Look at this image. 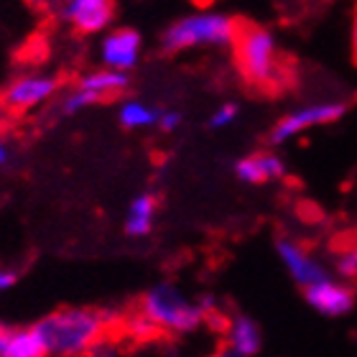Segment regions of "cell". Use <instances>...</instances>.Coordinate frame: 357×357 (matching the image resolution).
Here are the masks:
<instances>
[{
	"label": "cell",
	"mask_w": 357,
	"mask_h": 357,
	"mask_svg": "<svg viewBox=\"0 0 357 357\" xmlns=\"http://www.w3.org/2000/svg\"><path fill=\"white\" fill-rule=\"evenodd\" d=\"M120 317L115 312H100L87 306H67L46 314L36 327L46 357H87L92 344L112 332Z\"/></svg>",
	"instance_id": "obj_1"
},
{
	"label": "cell",
	"mask_w": 357,
	"mask_h": 357,
	"mask_svg": "<svg viewBox=\"0 0 357 357\" xmlns=\"http://www.w3.org/2000/svg\"><path fill=\"white\" fill-rule=\"evenodd\" d=\"M232 54L238 72L248 84L263 89V92H278L283 89V64L278 56L273 33L253 21L240 18L235 21V36H232Z\"/></svg>",
	"instance_id": "obj_2"
},
{
	"label": "cell",
	"mask_w": 357,
	"mask_h": 357,
	"mask_svg": "<svg viewBox=\"0 0 357 357\" xmlns=\"http://www.w3.org/2000/svg\"><path fill=\"white\" fill-rule=\"evenodd\" d=\"M138 312L146 314L158 332L169 335H192L207 321V314L174 283H156L153 289L143 294Z\"/></svg>",
	"instance_id": "obj_3"
},
{
	"label": "cell",
	"mask_w": 357,
	"mask_h": 357,
	"mask_svg": "<svg viewBox=\"0 0 357 357\" xmlns=\"http://www.w3.org/2000/svg\"><path fill=\"white\" fill-rule=\"evenodd\" d=\"M235 21L230 15L217 13H199L189 15L181 21L172 23L161 36V46L166 54H176L192 46H209V44H232L235 36Z\"/></svg>",
	"instance_id": "obj_4"
},
{
	"label": "cell",
	"mask_w": 357,
	"mask_h": 357,
	"mask_svg": "<svg viewBox=\"0 0 357 357\" xmlns=\"http://www.w3.org/2000/svg\"><path fill=\"white\" fill-rule=\"evenodd\" d=\"M347 112L342 102H319V105H306V107H298V110L283 115L275 128L271 130V143H286L291 138L301 135L309 128L317 126H327V123H335Z\"/></svg>",
	"instance_id": "obj_5"
},
{
	"label": "cell",
	"mask_w": 357,
	"mask_h": 357,
	"mask_svg": "<svg viewBox=\"0 0 357 357\" xmlns=\"http://www.w3.org/2000/svg\"><path fill=\"white\" fill-rule=\"evenodd\" d=\"M56 89H59V82L54 77L26 75L8 84L0 100L10 112H29L38 105H44L46 100H52Z\"/></svg>",
	"instance_id": "obj_6"
},
{
	"label": "cell",
	"mask_w": 357,
	"mask_h": 357,
	"mask_svg": "<svg viewBox=\"0 0 357 357\" xmlns=\"http://www.w3.org/2000/svg\"><path fill=\"white\" fill-rule=\"evenodd\" d=\"M275 250H278V258H281L283 268L289 271L294 283H298L301 289H309L314 283L329 278L327 266L321 261H317V258H314L301 243H296V240H291V238L278 240Z\"/></svg>",
	"instance_id": "obj_7"
},
{
	"label": "cell",
	"mask_w": 357,
	"mask_h": 357,
	"mask_svg": "<svg viewBox=\"0 0 357 357\" xmlns=\"http://www.w3.org/2000/svg\"><path fill=\"white\" fill-rule=\"evenodd\" d=\"M61 15L77 33H100L115 18V0H64Z\"/></svg>",
	"instance_id": "obj_8"
},
{
	"label": "cell",
	"mask_w": 357,
	"mask_h": 357,
	"mask_svg": "<svg viewBox=\"0 0 357 357\" xmlns=\"http://www.w3.org/2000/svg\"><path fill=\"white\" fill-rule=\"evenodd\" d=\"M304 296L314 312L329 317V319L350 314L355 306V291L344 281H335V278H324V281L304 289Z\"/></svg>",
	"instance_id": "obj_9"
},
{
	"label": "cell",
	"mask_w": 357,
	"mask_h": 357,
	"mask_svg": "<svg viewBox=\"0 0 357 357\" xmlns=\"http://www.w3.org/2000/svg\"><path fill=\"white\" fill-rule=\"evenodd\" d=\"M138 54H141V33L133 29L110 31L100 44V56L105 67L126 72V75L138 64Z\"/></svg>",
	"instance_id": "obj_10"
},
{
	"label": "cell",
	"mask_w": 357,
	"mask_h": 357,
	"mask_svg": "<svg viewBox=\"0 0 357 357\" xmlns=\"http://www.w3.org/2000/svg\"><path fill=\"white\" fill-rule=\"evenodd\" d=\"M225 347L235 352L238 357H255L263 347V332L258 321L245 317V314H235L227 324H225Z\"/></svg>",
	"instance_id": "obj_11"
},
{
	"label": "cell",
	"mask_w": 357,
	"mask_h": 357,
	"mask_svg": "<svg viewBox=\"0 0 357 357\" xmlns=\"http://www.w3.org/2000/svg\"><path fill=\"white\" fill-rule=\"evenodd\" d=\"M0 357H46L36 327L0 321Z\"/></svg>",
	"instance_id": "obj_12"
},
{
	"label": "cell",
	"mask_w": 357,
	"mask_h": 357,
	"mask_svg": "<svg viewBox=\"0 0 357 357\" xmlns=\"http://www.w3.org/2000/svg\"><path fill=\"white\" fill-rule=\"evenodd\" d=\"M235 174L245 184H266V181L281 178L286 174V166L275 153H250L235 164Z\"/></svg>",
	"instance_id": "obj_13"
},
{
	"label": "cell",
	"mask_w": 357,
	"mask_h": 357,
	"mask_svg": "<svg viewBox=\"0 0 357 357\" xmlns=\"http://www.w3.org/2000/svg\"><path fill=\"white\" fill-rule=\"evenodd\" d=\"M128 84H130V77H128L126 72H115V69H100V72L84 75L82 79H79V89L89 92L92 97H97V102L110 100V97L126 92Z\"/></svg>",
	"instance_id": "obj_14"
},
{
	"label": "cell",
	"mask_w": 357,
	"mask_h": 357,
	"mask_svg": "<svg viewBox=\"0 0 357 357\" xmlns=\"http://www.w3.org/2000/svg\"><path fill=\"white\" fill-rule=\"evenodd\" d=\"M156 197L153 194H138L126 212V232L130 238H146L156 222Z\"/></svg>",
	"instance_id": "obj_15"
},
{
	"label": "cell",
	"mask_w": 357,
	"mask_h": 357,
	"mask_svg": "<svg viewBox=\"0 0 357 357\" xmlns=\"http://www.w3.org/2000/svg\"><path fill=\"white\" fill-rule=\"evenodd\" d=\"M158 115H161V112L153 110V107H149V105L138 102V100L120 105V126L128 128V130H138V128L156 126Z\"/></svg>",
	"instance_id": "obj_16"
},
{
	"label": "cell",
	"mask_w": 357,
	"mask_h": 357,
	"mask_svg": "<svg viewBox=\"0 0 357 357\" xmlns=\"http://www.w3.org/2000/svg\"><path fill=\"white\" fill-rule=\"evenodd\" d=\"M123 329H126V335L130 337V340H138V342H146V340L158 337V327L141 312L128 314L126 321H123Z\"/></svg>",
	"instance_id": "obj_17"
},
{
	"label": "cell",
	"mask_w": 357,
	"mask_h": 357,
	"mask_svg": "<svg viewBox=\"0 0 357 357\" xmlns=\"http://www.w3.org/2000/svg\"><path fill=\"white\" fill-rule=\"evenodd\" d=\"M335 271L342 275L344 281L357 278V243H347V245H342L337 250Z\"/></svg>",
	"instance_id": "obj_18"
},
{
	"label": "cell",
	"mask_w": 357,
	"mask_h": 357,
	"mask_svg": "<svg viewBox=\"0 0 357 357\" xmlns=\"http://www.w3.org/2000/svg\"><path fill=\"white\" fill-rule=\"evenodd\" d=\"M87 357H123V344L118 337H112V332H107L105 337H100L92 350L87 352Z\"/></svg>",
	"instance_id": "obj_19"
},
{
	"label": "cell",
	"mask_w": 357,
	"mask_h": 357,
	"mask_svg": "<svg viewBox=\"0 0 357 357\" xmlns=\"http://www.w3.org/2000/svg\"><path fill=\"white\" fill-rule=\"evenodd\" d=\"M97 97H92L89 92H84V89H75L72 95H67V100L61 102V112L64 115H77L79 110H84V107H89V105H95Z\"/></svg>",
	"instance_id": "obj_20"
},
{
	"label": "cell",
	"mask_w": 357,
	"mask_h": 357,
	"mask_svg": "<svg viewBox=\"0 0 357 357\" xmlns=\"http://www.w3.org/2000/svg\"><path fill=\"white\" fill-rule=\"evenodd\" d=\"M235 118H238V105H222L220 110L212 112V118H209V128H215V130H220V128H227L235 123Z\"/></svg>",
	"instance_id": "obj_21"
},
{
	"label": "cell",
	"mask_w": 357,
	"mask_h": 357,
	"mask_svg": "<svg viewBox=\"0 0 357 357\" xmlns=\"http://www.w3.org/2000/svg\"><path fill=\"white\" fill-rule=\"evenodd\" d=\"M178 123H181V115H178L176 110H166L158 115V126H161V130H166V133L176 130Z\"/></svg>",
	"instance_id": "obj_22"
},
{
	"label": "cell",
	"mask_w": 357,
	"mask_h": 357,
	"mask_svg": "<svg viewBox=\"0 0 357 357\" xmlns=\"http://www.w3.org/2000/svg\"><path fill=\"white\" fill-rule=\"evenodd\" d=\"M15 281H18V273H15L13 268H0V296L13 289Z\"/></svg>",
	"instance_id": "obj_23"
},
{
	"label": "cell",
	"mask_w": 357,
	"mask_h": 357,
	"mask_svg": "<svg viewBox=\"0 0 357 357\" xmlns=\"http://www.w3.org/2000/svg\"><path fill=\"white\" fill-rule=\"evenodd\" d=\"M8 123H10V110H8L6 105H3V100H0V133L8 128Z\"/></svg>",
	"instance_id": "obj_24"
},
{
	"label": "cell",
	"mask_w": 357,
	"mask_h": 357,
	"mask_svg": "<svg viewBox=\"0 0 357 357\" xmlns=\"http://www.w3.org/2000/svg\"><path fill=\"white\" fill-rule=\"evenodd\" d=\"M352 56H355V64H357V6H355V15H352Z\"/></svg>",
	"instance_id": "obj_25"
},
{
	"label": "cell",
	"mask_w": 357,
	"mask_h": 357,
	"mask_svg": "<svg viewBox=\"0 0 357 357\" xmlns=\"http://www.w3.org/2000/svg\"><path fill=\"white\" fill-rule=\"evenodd\" d=\"M8 156H10V149H8V143L3 141V135H0V166L8 164Z\"/></svg>",
	"instance_id": "obj_26"
},
{
	"label": "cell",
	"mask_w": 357,
	"mask_h": 357,
	"mask_svg": "<svg viewBox=\"0 0 357 357\" xmlns=\"http://www.w3.org/2000/svg\"><path fill=\"white\" fill-rule=\"evenodd\" d=\"M212 357H238V355H235V352H230L227 347H222V350H217Z\"/></svg>",
	"instance_id": "obj_27"
}]
</instances>
